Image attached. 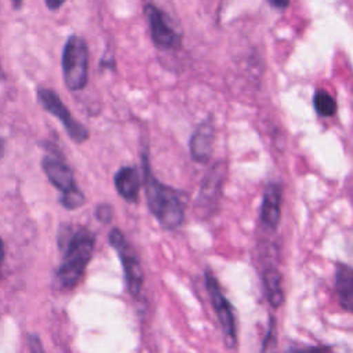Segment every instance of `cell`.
<instances>
[{"label": "cell", "instance_id": "cell-10", "mask_svg": "<svg viewBox=\"0 0 353 353\" xmlns=\"http://www.w3.org/2000/svg\"><path fill=\"white\" fill-rule=\"evenodd\" d=\"M41 167L47 175V178L50 179V182L63 193H68L73 189H76V183H74V178H73V172L72 170L61 160L47 156L43 159L41 161Z\"/></svg>", "mask_w": 353, "mask_h": 353}, {"label": "cell", "instance_id": "cell-2", "mask_svg": "<svg viewBox=\"0 0 353 353\" xmlns=\"http://www.w3.org/2000/svg\"><path fill=\"white\" fill-rule=\"evenodd\" d=\"M95 237L85 229H77L66 241L65 256L57 270V280L62 288H73L83 276L94 252Z\"/></svg>", "mask_w": 353, "mask_h": 353}, {"label": "cell", "instance_id": "cell-19", "mask_svg": "<svg viewBox=\"0 0 353 353\" xmlns=\"http://www.w3.org/2000/svg\"><path fill=\"white\" fill-rule=\"evenodd\" d=\"M28 345H29L30 353H46L44 347H43V343H41V341L37 335H29L28 336Z\"/></svg>", "mask_w": 353, "mask_h": 353}, {"label": "cell", "instance_id": "cell-8", "mask_svg": "<svg viewBox=\"0 0 353 353\" xmlns=\"http://www.w3.org/2000/svg\"><path fill=\"white\" fill-rule=\"evenodd\" d=\"M225 174H226L225 163H216L208 171V174L204 176V179L201 182L200 192H199L197 203H196V207L200 208V211L208 214V212H211L210 208L212 205H216L219 196H221V189H222Z\"/></svg>", "mask_w": 353, "mask_h": 353}, {"label": "cell", "instance_id": "cell-17", "mask_svg": "<svg viewBox=\"0 0 353 353\" xmlns=\"http://www.w3.org/2000/svg\"><path fill=\"white\" fill-rule=\"evenodd\" d=\"M61 203L65 208L74 210V208L81 207L85 203V196L83 194V192L79 188H76L68 193H63L61 197Z\"/></svg>", "mask_w": 353, "mask_h": 353}, {"label": "cell", "instance_id": "cell-18", "mask_svg": "<svg viewBox=\"0 0 353 353\" xmlns=\"http://www.w3.org/2000/svg\"><path fill=\"white\" fill-rule=\"evenodd\" d=\"M112 214H113V210L109 204H99L95 208L97 219L101 221L102 223H109L112 221Z\"/></svg>", "mask_w": 353, "mask_h": 353}, {"label": "cell", "instance_id": "cell-24", "mask_svg": "<svg viewBox=\"0 0 353 353\" xmlns=\"http://www.w3.org/2000/svg\"><path fill=\"white\" fill-rule=\"evenodd\" d=\"M3 153H4V142H3V139L0 138V157L3 156Z\"/></svg>", "mask_w": 353, "mask_h": 353}, {"label": "cell", "instance_id": "cell-7", "mask_svg": "<svg viewBox=\"0 0 353 353\" xmlns=\"http://www.w3.org/2000/svg\"><path fill=\"white\" fill-rule=\"evenodd\" d=\"M145 14L149 21L152 41L161 50L176 48L181 44L179 34L168 25L164 14L153 4L145 6Z\"/></svg>", "mask_w": 353, "mask_h": 353}, {"label": "cell", "instance_id": "cell-6", "mask_svg": "<svg viewBox=\"0 0 353 353\" xmlns=\"http://www.w3.org/2000/svg\"><path fill=\"white\" fill-rule=\"evenodd\" d=\"M205 287L210 294L212 307H214L216 317L221 323L226 345H228V347H234L236 342H237V335H236V323H234L233 310H232L229 301L222 294V290H221L216 279L214 277V274L210 270L205 272Z\"/></svg>", "mask_w": 353, "mask_h": 353}, {"label": "cell", "instance_id": "cell-13", "mask_svg": "<svg viewBox=\"0 0 353 353\" xmlns=\"http://www.w3.org/2000/svg\"><path fill=\"white\" fill-rule=\"evenodd\" d=\"M335 280H336L335 287L339 296V302L346 312H350L353 305V277H352L350 266L345 263H339L336 269Z\"/></svg>", "mask_w": 353, "mask_h": 353}, {"label": "cell", "instance_id": "cell-21", "mask_svg": "<svg viewBox=\"0 0 353 353\" xmlns=\"http://www.w3.org/2000/svg\"><path fill=\"white\" fill-rule=\"evenodd\" d=\"M269 4L277 10H284L288 7L290 4V0H268Z\"/></svg>", "mask_w": 353, "mask_h": 353}, {"label": "cell", "instance_id": "cell-11", "mask_svg": "<svg viewBox=\"0 0 353 353\" xmlns=\"http://www.w3.org/2000/svg\"><path fill=\"white\" fill-rule=\"evenodd\" d=\"M281 215V188L279 183H270L263 192V200L261 207L262 222L274 229L279 225Z\"/></svg>", "mask_w": 353, "mask_h": 353}, {"label": "cell", "instance_id": "cell-25", "mask_svg": "<svg viewBox=\"0 0 353 353\" xmlns=\"http://www.w3.org/2000/svg\"><path fill=\"white\" fill-rule=\"evenodd\" d=\"M14 3H17V6H19V3H21V0H12Z\"/></svg>", "mask_w": 353, "mask_h": 353}, {"label": "cell", "instance_id": "cell-16", "mask_svg": "<svg viewBox=\"0 0 353 353\" xmlns=\"http://www.w3.org/2000/svg\"><path fill=\"white\" fill-rule=\"evenodd\" d=\"M261 353H277V327L274 317L269 319V325L263 338Z\"/></svg>", "mask_w": 353, "mask_h": 353}, {"label": "cell", "instance_id": "cell-12", "mask_svg": "<svg viewBox=\"0 0 353 353\" xmlns=\"http://www.w3.org/2000/svg\"><path fill=\"white\" fill-rule=\"evenodd\" d=\"M114 186L127 201H135L141 189V181L134 167H121L114 175Z\"/></svg>", "mask_w": 353, "mask_h": 353}, {"label": "cell", "instance_id": "cell-15", "mask_svg": "<svg viewBox=\"0 0 353 353\" xmlns=\"http://www.w3.org/2000/svg\"><path fill=\"white\" fill-rule=\"evenodd\" d=\"M313 105H314V109H316L317 114H320L323 117L334 116L335 112H336L335 99L324 90L316 91V94L313 97Z\"/></svg>", "mask_w": 353, "mask_h": 353}, {"label": "cell", "instance_id": "cell-4", "mask_svg": "<svg viewBox=\"0 0 353 353\" xmlns=\"http://www.w3.org/2000/svg\"><path fill=\"white\" fill-rule=\"evenodd\" d=\"M109 243L120 258L130 294L134 296L139 295L143 284V272L134 248L128 244L124 234L117 228L110 230Z\"/></svg>", "mask_w": 353, "mask_h": 353}, {"label": "cell", "instance_id": "cell-20", "mask_svg": "<svg viewBox=\"0 0 353 353\" xmlns=\"http://www.w3.org/2000/svg\"><path fill=\"white\" fill-rule=\"evenodd\" d=\"M288 353H330V350L327 347L313 346V347H306V349H291Z\"/></svg>", "mask_w": 353, "mask_h": 353}, {"label": "cell", "instance_id": "cell-9", "mask_svg": "<svg viewBox=\"0 0 353 353\" xmlns=\"http://www.w3.org/2000/svg\"><path fill=\"white\" fill-rule=\"evenodd\" d=\"M214 138H215V130L210 120L201 123L197 127V130L193 132L189 141L190 156L194 161L205 163L210 159L212 153Z\"/></svg>", "mask_w": 353, "mask_h": 353}, {"label": "cell", "instance_id": "cell-14", "mask_svg": "<svg viewBox=\"0 0 353 353\" xmlns=\"http://www.w3.org/2000/svg\"><path fill=\"white\" fill-rule=\"evenodd\" d=\"M263 285L266 298L273 307L281 306L284 302V292L281 287V274L276 269H268L263 273Z\"/></svg>", "mask_w": 353, "mask_h": 353}, {"label": "cell", "instance_id": "cell-23", "mask_svg": "<svg viewBox=\"0 0 353 353\" xmlns=\"http://www.w3.org/2000/svg\"><path fill=\"white\" fill-rule=\"evenodd\" d=\"M3 259H4V244H3V241L0 239V265L3 263Z\"/></svg>", "mask_w": 353, "mask_h": 353}, {"label": "cell", "instance_id": "cell-3", "mask_svg": "<svg viewBox=\"0 0 353 353\" xmlns=\"http://www.w3.org/2000/svg\"><path fill=\"white\" fill-rule=\"evenodd\" d=\"M63 81L70 91L83 90L88 81V48L85 41L73 34L63 47L62 52Z\"/></svg>", "mask_w": 353, "mask_h": 353}, {"label": "cell", "instance_id": "cell-22", "mask_svg": "<svg viewBox=\"0 0 353 353\" xmlns=\"http://www.w3.org/2000/svg\"><path fill=\"white\" fill-rule=\"evenodd\" d=\"M66 0H46V4L50 10H58Z\"/></svg>", "mask_w": 353, "mask_h": 353}, {"label": "cell", "instance_id": "cell-5", "mask_svg": "<svg viewBox=\"0 0 353 353\" xmlns=\"http://www.w3.org/2000/svg\"><path fill=\"white\" fill-rule=\"evenodd\" d=\"M37 99L40 105L52 116H55L69 134V137L74 142H84L88 138V130L80 124L77 120L73 119L69 109L63 105L61 98L57 92L48 88H39L37 90Z\"/></svg>", "mask_w": 353, "mask_h": 353}, {"label": "cell", "instance_id": "cell-1", "mask_svg": "<svg viewBox=\"0 0 353 353\" xmlns=\"http://www.w3.org/2000/svg\"><path fill=\"white\" fill-rule=\"evenodd\" d=\"M143 186L150 212L165 229H175L185 219V196L176 189L161 183L153 174L146 153L142 154Z\"/></svg>", "mask_w": 353, "mask_h": 353}]
</instances>
